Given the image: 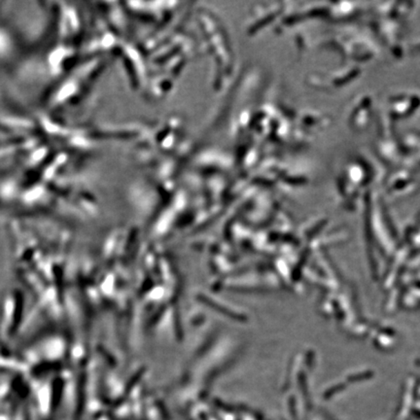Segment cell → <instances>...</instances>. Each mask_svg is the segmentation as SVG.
Masks as SVG:
<instances>
[{
	"label": "cell",
	"mask_w": 420,
	"mask_h": 420,
	"mask_svg": "<svg viewBox=\"0 0 420 420\" xmlns=\"http://www.w3.org/2000/svg\"><path fill=\"white\" fill-rule=\"evenodd\" d=\"M383 146L386 147L388 146H386V144H384V146ZM393 146H394L393 144L389 143V147H393ZM386 149H388V150H389V148H383V149H379V152L386 150ZM393 152H394L393 149H390V151H389V154H392Z\"/></svg>",
	"instance_id": "obj_1"
}]
</instances>
